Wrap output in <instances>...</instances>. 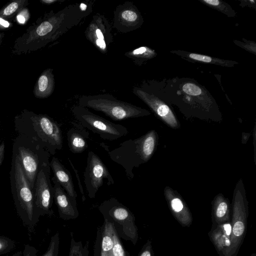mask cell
Returning <instances> with one entry per match:
<instances>
[{"instance_id":"obj_1","label":"cell","mask_w":256,"mask_h":256,"mask_svg":"<svg viewBox=\"0 0 256 256\" xmlns=\"http://www.w3.org/2000/svg\"><path fill=\"white\" fill-rule=\"evenodd\" d=\"M158 135L154 130L136 139H130L120 144L110 151L108 150L110 158L122 166L128 179L134 178L133 170L146 162L152 156L156 148Z\"/></svg>"},{"instance_id":"obj_2","label":"cell","mask_w":256,"mask_h":256,"mask_svg":"<svg viewBox=\"0 0 256 256\" xmlns=\"http://www.w3.org/2000/svg\"><path fill=\"white\" fill-rule=\"evenodd\" d=\"M78 105L100 112L116 121L150 114L145 109L119 100L110 94L82 96L78 99Z\"/></svg>"},{"instance_id":"obj_3","label":"cell","mask_w":256,"mask_h":256,"mask_svg":"<svg viewBox=\"0 0 256 256\" xmlns=\"http://www.w3.org/2000/svg\"><path fill=\"white\" fill-rule=\"evenodd\" d=\"M98 210L104 220L112 224L120 238L136 245L138 240V228L132 212L116 198H111L102 202Z\"/></svg>"},{"instance_id":"obj_4","label":"cell","mask_w":256,"mask_h":256,"mask_svg":"<svg viewBox=\"0 0 256 256\" xmlns=\"http://www.w3.org/2000/svg\"><path fill=\"white\" fill-rule=\"evenodd\" d=\"M14 200L17 213L24 225L32 233L39 220L34 206L33 190L22 168L18 156L15 160Z\"/></svg>"},{"instance_id":"obj_5","label":"cell","mask_w":256,"mask_h":256,"mask_svg":"<svg viewBox=\"0 0 256 256\" xmlns=\"http://www.w3.org/2000/svg\"><path fill=\"white\" fill-rule=\"evenodd\" d=\"M242 180L237 183L234 192L230 245L223 256H236L245 237L248 206Z\"/></svg>"},{"instance_id":"obj_6","label":"cell","mask_w":256,"mask_h":256,"mask_svg":"<svg viewBox=\"0 0 256 256\" xmlns=\"http://www.w3.org/2000/svg\"><path fill=\"white\" fill-rule=\"evenodd\" d=\"M72 112L80 125L98 134L103 140L112 141L128 133L126 127L108 120L86 108L74 106L72 108Z\"/></svg>"},{"instance_id":"obj_7","label":"cell","mask_w":256,"mask_h":256,"mask_svg":"<svg viewBox=\"0 0 256 256\" xmlns=\"http://www.w3.org/2000/svg\"><path fill=\"white\" fill-rule=\"evenodd\" d=\"M26 112L46 151L50 154H54L57 150H61L63 146V136L60 126L47 115Z\"/></svg>"},{"instance_id":"obj_8","label":"cell","mask_w":256,"mask_h":256,"mask_svg":"<svg viewBox=\"0 0 256 256\" xmlns=\"http://www.w3.org/2000/svg\"><path fill=\"white\" fill-rule=\"evenodd\" d=\"M48 160L41 164L37 174L34 187V206L36 213L39 218L40 216H52L54 212L52 206L54 200V188L50 180Z\"/></svg>"},{"instance_id":"obj_9","label":"cell","mask_w":256,"mask_h":256,"mask_svg":"<svg viewBox=\"0 0 256 256\" xmlns=\"http://www.w3.org/2000/svg\"><path fill=\"white\" fill-rule=\"evenodd\" d=\"M86 162L84 173V184L88 196L94 198L100 188L103 185L104 179L107 180L108 186L114 182L106 166L96 154L89 151Z\"/></svg>"},{"instance_id":"obj_10","label":"cell","mask_w":256,"mask_h":256,"mask_svg":"<svg viewBox=\"0 0 256 256\" xmlns=\"http://www.w3.org/2000/svg\"><path fill=\"white\" fill-rule=\"evenodd\" d=\"M86 38L102 54H106L108 48L114 42L112 26L104 15L94 14L86 27Z\"/></svg>"},{"instance_id":"obj_11","label":"cell","mask_w":256,"mask_h":256,"mask_svg":"<svg viewBox=\"0 0 256 256\" xmlns=\"http://www.w3.org/2000/svg\"><path fill=\"white\" fill-rule=\"evenodd\" d=\"M142 23V16L137 8L132 2H126L116 8L112 25L118 32H131L138 28Z\"/></svg>"},{"instance_id":"obj_12","label":"cell","mask_w":256,"mask_h":256,"mask_svg":"<svg viewBox=\"0 0 256 256\" xmlns=\"http://www.w3.org/2000/svg\"><path fill=\"white\" fill-rule=\"evenodd\" d=\"M132 92L144 101L168 126L172 128L178 127L176 118L168 106L162 103L153 94L146 92L139 86H134Z\"/></svg>"},{"instance_id":"obj_13","label":"cell","mask_w":256,"mask_h":256,"mask_svg":"<svg viewBox=\"0 0 256 256\" xmlns=\"http://www.w3.org/2000/svg\"><path fill=\"white\" fill-rule=\"evenodd\" d=\"M54 198L58 209L59 216L64 220L76 218L79 216L76 199L70 196L53 176Z\"/></svg>"},{"instance_id":"obj_14","label":"cell","mask_w":256,"mask_h":256,"mask_svg":"<svg viewBox=\"0 0 256 256\" xmlns=\"http://www.w3.org/2000/svg\"><path fill=\"white\" fill-rule=\"evenodd\" d=\"M164 196L172 214L183 226H190L192 222V214L181 196L169 187L164 189Z\"/></svg>"},{"instance_id":"obj_15","label":"cell","mask_w":256,"mask_h":256,"mask_svg":"<svg viewBox=\"0 0 256 256\" xmlns=\"http://www.w3.org/2000/svg\"><path fill=\"white\" fill-rule=\"evenodd\" d=\"M20 160L32 189L34 190L36 180L40 168L39 159L36 154L30 150L23 146L18 148ZM45 162V161H44Z\"/></svg>"},{"instance_id":"obj_16","label":"cell","mask_w":256,"mask_h":256,"mask_svg":"<svg viewBox=\"0 0 256 256\" xmlns=\"http://www.w3.org/2000/svg\"><path fill=\"white\" fill-rule=\"evenodd\" d=\"M113 230L112 224L106 220L101 226L98 228L94 256H111Z\"/></svg>"},{"instance_id":"obj_17","label":"cell","mask_w":256,"mask_h":256,"mask_svg":"<svg viewBox=\"0 0 256 256\" xmlns=\"http://www.w3.org/2000/svg\"><path fill=\"white\" fill-rule=\"evenodd\" d=\"M208 236L218 253L220 256H223L230 245L231 222L219 225H212Z\"/></svg>"},{"instance_id":"obj_18","label":"cell","mask_w":256,"mask_h":256,"mask_svg":"<svg viewBox=\"0 0 256 256\" xmlns=\"http://www.w3.org/2000/svg\"><path fill=\"white\" fill-rule=\"evenodd\" d=\"M72 126L66 133L68 146L73 154H80L88 147L89 132L80 124L72 122Z\"/></svg>"},{"instance_id":"obj_19","label":"cell","mask_w":256,"mask_h":256,"mask_svg":"<svg viewBox=\"0 0 256 256\" xmlns=\"http://www.w3.org/2000/svg\"><path fill=\"white\" fill-rule=\"evenodd\" d=\"M50 165L56 180L70 196L76 199L78 194L69 170L55 157L52 158Z\"/></svg>"},{"instance_id":"obj_20","label":"cell","mask_w":256,"mask_h":256,"mask_svg":"<svg viewBox=\"0 0 256 256\" xmlns=\"http://www.w3.org/2000/svg\"><path fill=\"white\" fill-rule=\"evenodd\" d=\"M53 68L44 70L39 76L34 86L33 93L38 98H46L52 95L54 90L55 80Z\"/></svg>"},{"instance_id":"obj_21","label":"cell","mask_w":256,"mask_h":256,"mask_svg":"<svg viewBox=\"0 0 256 256\" xmlns=\"http://www.w3.org/2000/svg\"><path fill=\"white\" fill-rule=\"evenodd\" d=\"M212 225H219L230 221L229 200L221 194L216 196L212 201Z\"/></svg>"},{"instance_id":"obj_22","label":"cell","mask_w":256,"mask_h":256,"mask_svg":"<svg viewBox=\"0 0 256 256\" xmlns=\"http://www.w3.org/2000/svg\"><path fill=\"white\" fill-rule=\"evenodd\" d=\"M28 4V0L10 1L0 10V17L8 20H11L26 8Z\"/></svg>"},{"instance_id":"obj_23","label":"cell","mask_w":256,"mask_h":256,"mask_svg":"<svg viewBox=\"0 0 256 256\" xmlns=\"http://www.w3.org/2000/svg\"><path fill=\"white\" fill-rule=\"evenodd\" d=\"M154 52L149 48L141 46L126 52L124 56L132 60L136 64H140L142 61L152 56Z\"/></svg>"},{"instance_id":"obj_24","label":"cell","mask_w":256,"mask_h":256,"mask_svg":"<svg viewBox=\"0 0 256 256\" xmlns=\"http://www.w3.org/2000/svg\"><path fill=\"white\" fill-rule=\"evenodd\" d=\"M71 239L68 256H88V244L83 246L81 241L76 242L73 236L72 232L70 233Z\"/></svg>"},{"instance_id":"obj_25","label":"cell","mask_w":256,"mask_h":256,"mask_svg":"<svg viewBox=\"0 0 256 256\" xmlns=\"http://www.w3.org/2000/svg\"><path fill=\"white\" fill-rule=\"evenodd\" d=\"M113 246L112 250L111 256H130V253L126 250L121 242L120 238L116 232L114 226L113 234Z\"/></svg>"},{"instance_id":"obj_26","label":"cell","mask_w":256,"mask_h":256,"mask_svg":"<svg viewBox=\"0 0 256 256\" xmlns=\"http://www.w3.org/2000/svg\"><path fill=\"white\" fill-rule=\"evenodd\" d=\"M60 246V234L57 232L50 238L46 252L42 256H58Z\"/></svg>"},{"instance_id":"obj_27","label":"cell","mask_w":256,"mask_h":256,"mask_svg":"<svg viewBox=\"0 0 256 256\" xmlns=\"http://www.w3.org/2000/svg\"><path fill=\"white\" fill-rule=\"evenodd\" d=\"M16 243L11 238L0 235V255L10 252L15 248Z\"/></svg>"},{"instance_id":"obj_28","label":"cell","mask_w":256,"mask_h":256,"mask_svg":"<svg viewBox=\"0 0 256 256\" xmlns=\"http://www.w3.org/2000/svg\"><path fill=\"white\" fill-rule=\"evenodd\" d=\"M182 90L186 94L192 96H198L202 93L200 88L192 83H187L184 84Z\"/></svg>"},{"instance_id":"obj_29","label":"cell","mask_w":256,"mask_h":256,"mask_svg":"<svg viewBox=\"0 0 256 256\" xmlns=\"http://www.w3.org/2000/svg\"><path fill=\"white\" fill-rule=\"evenodd\" d=\"M138 256H154L150 240H148L143 246Z\"/></svg>"},{"instance_id":"obj_30","label":"cell","mask_w":256,"mask_h":256,"mask_svg":"<svg viewBox=\"0 0 256 256\" xmlns=\"http://www.w3.org/2000/svg\"><path fill=\"white\" fill-rule=\"evenodd\" d=\"M30 17L28 10L25 8L22 10L16 16V18L20 24H24Z\"/></svg>"},{"instance_id":"obj_31","label":"cell","mask_w":256,"mask_h":256,"mask_svg":"<svg viewBox=\"0 0 256 256\" xmlns=\"http://www.w3.org/2000/svg\"><path fill=\"white\" fill-rule=\"evenodd\" d=\"M68 160L69 162V163L70 164L71 166V167L72 168L74 172L75 173V175H76V180H78V187H79V189H80V192L81 194H82V200L83 202H84L86 200V198H85L84 194V189H83L82 183L80 182V176H79V174H78V172L76 168L74 166V164H72V163L71 160L70 159V158H68Z\"/></svg>"},{"instance_id":"obj_32","label":"cell","mask_w":256,"mask_h":256,"mask_svg":"<svg viewBox=\"0 0 256 256\" xmlns=\"http://www.w3.org/2000/svg\"><path fill=\"white\" fill-rule=\"evenodd\" d=\"M38 250L28 244L24 245L22 256H37Z\"/></svg>"},{"instance_id":"obj_33","label":"cell","mask_w":256,"mask_h":256,"mask_svg":"<svg viewBox=\"0 0 256 256\" xmlns=\"http://www.w3.org/2000/svg\"><path fill=\"white\" fill-rule=\"evenodd\" d=\"M189 56L194 60L205 62H210L212 61V58H211L202 54H191L189 55Z\"/></svg>"},{"instance_id":"obj_34","label":"cell","mask_w":256,"mask_h":256,"mask_svg":"<svg viewBox=\"0 0 256 256\" xmlns=\"http://www.w3.org/2000/svg\"><path fill=\"white\" fill-rule=\"evenodd\" d=\"M13 26V24L9 20H4L0 17V30H8Z\"/></svg>"},{"instance_id":"obj_35","label":"cell","mask_w":256,"mask_h":256,"mask_svg":"<svg viewBox=\"0 0 256 256\" xmlns=\"http://www.w3.org/2000/svg\"><path fill=\"white\" fill-rule=\"evenodd\" d=\"M4 143L2 142L0 144V165L4 159Z\"/></svg>"},{"instance_id":"obj_36","label":"cell","mask_w":256,"mask_h":256,"mask_svg":"<svg viewBox=\"0 0 256 256\" xmlns=\"http://www.w3.org/2000/svg\"><path fill=\"white\" fill-rule=\"evenodd\" d=\"M40 1L43 4L50 5L58 2H62L65 0H40Z\"/></svg>"},{"instance_id":"obj_37","label":"cell","mask_w":256,"mask_h":256,"mask_svg":"<svg viewBox=\"0 0 256 256\" xmlns=\"http://www.w3.org/2000/svg\"><path fill=\"white\" fill-rule=\"evenodd\" d=\"M204 2L210 4L214 6H218L220 4V2L218 0H205Z\"/></svg>"},{"instance_id":"obj_38","label":"cell","mask_w":256,"mask_h":256,"mask_svg":"<svg viewBox=\"0 0 256 256\" xmlns=\"http://www.w3.org/2000/svg\"><path fill=\"white\" fill-rule=\"evenodd\" d=\"M22 256V251H18L10 256Z\"/></svg>"},{"instance_id":"obj_39","label":"cell","mask_w":256,"mask_h":256,"mask_svg":"<svg viewBox=\"0 0 256 256\" xmlns=\"http://www.w3.org/2000/svg\"><path fill=\"white\" fill-rule=\"evenodd\" d=\"M4 37V32H0V46L2 44V42L3 40Z\"/></svg>"},{"instance_id":"obj_40","label":"cell","mask_w":256,"mask_h":256,"mask_svg":"<svg viewBox=\"0 0 256 256\" xmlns=\"http://www.w3.org/2000/svg\"><path fill=\"white\" fill-rule=\"evenodd\" d=\"M250 256H256V253H254L252 254H251Z\"/></svg>"},{"instance_id":"obj_41","label":"cell","mask_w":256,"mask_h":256,"mask_svg":"<svg viewBox=\"0 0 256 256\" xmlns=\"http://www.w3.org/2000/svg\"></svg>"}]
</instances>
